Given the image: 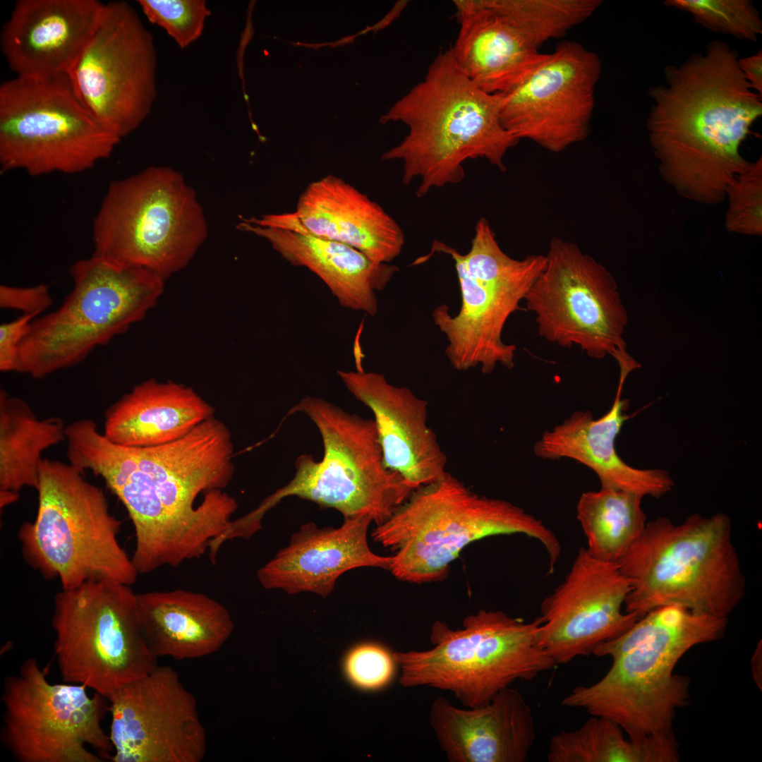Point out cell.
Wrapping results in <instances>:
<instances>
[{
	"mask_svg": "<svg viewBox=\"0 0 762 762\" xmlns=\"http://www.w3.org/2000/svg\"><path fill=\"white\" fill-rule=\"evenodd\" d=\"M232 454L229 429L211 417L169 443L121 446L107 461L101 476L131 519L140 574L202 557L228 529L238 507L223 491Z\"/></svg>",
	"mask_w": 762,
	"mask_h": 762,
	"instance_id": "6da1fadb",
	"label": "cell"
},
{
	"mask_svg": "<svg viewBox=\"0 0 762 762\" xmlns=\"http://www.w3.org/2000/svg\"><path fill=\"white\" fill-rule=\"evenodd\" d=\"M725 42H709L679 66L664 70L665 84L651 87L646 120L650 145L663 180L686 199L713 205L752 162L740 153L762 114L752 89Z\"/></svg>",
	"mask_w": 762,
	"mask_h": 762,
	"instance_id": "7a4b0ae2",
	"label": "cell"
},
{
	"mask_svg": "<svg viewBox=\"0 0 762 762\" xmlns=\"http://www.w3.org/2000/svg\"><path fill=\"white\" fill-rule=\"evenodd\" d=\"M727 619L667 605L640 617L627 631L594 651L612 658L598 682L575 687L562 701L616 722L628 737L673 732L676 711L689 702L690 679L675 667L693 647L721 639Z\"/></svg>",
	"mask_w": 762,
	"mask_h": 762,
	"instance_id": "3957f363",
	"label": "cell"
},
{
	"mask_svg": "<svg viewBox=\"0 0 762 762\" xmlns=\"http://www.w3.org/2000/svg\"><path fill=\"white\" fill-rule=\"evenodd\" d=\"M504 93L477 87L457 66L451 49L440 51L423 80L398 100L380 121H401L408 134L382 159L403 162L402 181L419 179L417 197L464 178V164L485 159L502 171L504 157L519 141L503 127Z\"/></svg>",
	"mask_w": 762,
	"mask_h": 762,
	"instance_id": "277c9868",
	"label": "cell"
},
{
	"mask_svg": "<svg viewBox=\"0 0 762 762\" xmlns=\"http://www.w3.org/2000/svg\"><path fill=\"white\" fill-rule=\"evenodd\" d=\"M732 528L722 512L709 517L694 514L679 524L663 516L647 521L617 562L631 581L625 611L641 617L675 605L728 618L746 593Z\"/></svg>",
	"mask_w": 762,
	"mask_h": 762,
	"instance_id": "5b68a950",
	"label": "cell"
},
{
	"mask_svg": "<svg viewBox=\"0 0 762 762\" xmlns=\"http://www.w3.org/2000/svg\"><path fill=\"white\" fill-rule=\"evenodd\" d=\"M524 534L545 548L550 567L561 545L543 523L512 503L480 495L447 473L413 490L393 514L373 530V540L393 552L389 571L412 583L441 581L468 544L495 535Z\"/></svg>",
	"mask_w": 762,
	"mask_h": 762,
	"instance_id": "8992f818",
	"label": "cell"
},
{
	"mask_svg": "<svg viewBox=\"0 0 762 762\" xmlns=\"http://www.w3.org/2000/svg\"><path fill=\"white\" fill-rule=\"evenodd\" d=\"M83 473L70 463L42 459L37 516L18 531L23 556L64 590L95 581L131 586L139 574L119 540L121 522Z\"/></svg>",
	"mask_w": 762,
	"mask_h": 762,
	"instance_id": "52a82bcc",
	"label": "cell"
},
{
	"mask_svg": "<svg viewBox=\"0 0 762 762\" xmlns=\"http://www.w3.org/2000/svg\"><path fill=\"white\" fill-rule=\"evenodd\" d=\"M540 619L531 622L500 610L481 609L452 629L435 621L433 647L394 652L404 687H428L452 693L464 707L490 701L517 680L531 681L556 665L540 646Z\"/></svg>",
	"mask_w": 762,
	"mask_h": 762,
	"instance_id": "ba28073f",
	"label": "cell"
},
{
	"mask_svg": "<svg viewBox=\"0 0 762 762\" xmlns=\"http://www.w3.org/2000/svg\"><path fill=\"white\" fill-rule=\"evenodd\" d=\"M69 272L71 291L58 309L33 320L17 373L42 379L80 363L143 320L164 290V281L154 273L95 255Z\"/></svg>",
	"mask_w": 762,
	"mask_h": 762,
	"instance_id": "9c48e42d",
	"label": "cell"
},
{
	"mask_svg": "<svg viewBox=\"0 0 762 762\" xmlns=\"http://www.w3.org/2000/svg\"><path fill=\"white\" fill-rule=\"evenodd\" d=\"M207 236L203 210L184 177L152 166L109 184L93 221L92 255L164 281L190 262Z\"/></svg>",
	"mask_w": 762,
	"mask_h": 762,
	"instance_id": "30bf717a",
	"label": "cell"
},
{
	"mask_svg": "<svg viewBox=\"0 0 762 762\" xmlns=\"http://www.w3.org/2000/svg\"><path fill=\"white\" fill-rule=\"evenodd\" d=\"M303 413L317 427L320 461L301 454L293 478L255 509L263 517L282 499L296 496L332 508L344 517L368 516L379 526L411 494L401 476L384 463L375 421L350 413L322 398L306 396L289 411Z\"/></svg>",
	"mask_w": 762,
	"mask_h": 762,
	"instance_id": "8fae6325",
	"label": "cell"
},
{
	"mask_svg": "<svg viewBox=\"0 0 762 762\" xmlns=\"http://www.w3.org/2000/svg\"><path fill=\"white\" fill-rule=\"evenodd\" d=\"M434 253L447 254L454 260L461 291L456 315H450L447 304L438 306L432 314L435 325L447 337L445 353L452 366L459 371L480 367L483 374H490L497 365L514 368L516 347L502 341L503 329L545 267L546 256L510 257L500 248L484 217L476 224L466 253L435 240L430 253L416 262H423Z\"/></svg>",
	"mask_w": 762,
	"mask_h": 762,
	"instance_id": "7c38bea8",
	"label": "cell"
},
{
	"mask_svg": "<svg viewBox=\"0 0 762 762\" xmlns=\"http://www.w3.org/2000/svg\"><path fill=\"white\" fill-rule=\"evenodd\" d=\"M54 651L66 683L107 698L158 665L147 643L131 586L89 581L54 600Z\"/></svg>",
	"mask_w": 762,
	"mask_h": 762,
	"instance_id": "4fadbf2b",
	"label": "cell"
},
{
	"mask_svg": "<svg viewBox=\"0 0 762 762\" xmlns=\"http://www.w3.org/2000/svg\"><path fill=\"white\" fill-rule=\"evenodd\" d=\"M121 139L100 124L67 74L16 76L0 86V166L37 176L77 174L109 157Z\"/></svg>",
	"mask_w": 762,
	"mask_h": 762,
	"instance_id": "5bb4252c",
	"label": "cell"
},
{
	"mask_svg": "<svg viewBox=\"0 0 762 762\" xmlns=\"http://www.w3.org/2000/svg\"><path fill=\"white\" fill-rule=\"evenodd\" d=\"M33 657L7 676L0 738L19 762H102L114 748L102 727L107 698L83 685L51 683Z\"/></svg>",
	"mask_w": 762,
	"mask_h": 762,
	"instance_id": "9a60e30c",
	"label": "cell"
},
{
	"mask_svg": "<svg viewBox=\"0 0 762 762\" xmlns=\"http://www.w3.org/2000/svg\"><path fill=\"white\" fill-rule=\"evenodd\" d=\"M547 262L525 298L538 334L564 348L579 346L589 357L632 358L624 332L628 322L617 282L610 272L574 243L549 242Z\"/></svg>",
	"mask_w": 762,
	"mask_h": 762,
	"instance_id": "2e32d148",
	"label": "cell"
},
{
	"mask_svg": "<svg viewBox=\"0 0 762 762\" xmlns=\"http://www.w3.org/2000/svg\"><path fill=\"white\" fill-rule=\"evenodd\" d=\"M152 34L126 1L105 3L89 42L67 73L78 97L120 139L150 113L157 96Z\"/></svg>",
	"mask_w": 762,
	"mask_h": 762,
	"instance_id": "e0dca14e",
	"label": "cell"
},
{
	"mask_svg": "<svg viewBox=\"0 0 762 762\" xmlns=\"http://www.w3.org/2000/svg\"><path fill=\"white\" fill-rule=\"evenodd\" d=\"M601 69L595 53L577 42H561L504 93L503 127L517 140H530L555 153L585 140Z\"/></svg>",
	"mask_w": 762,
	"mask_h": 762,
	"instance_id": "ac0fdd59",
	"label": "cell"
},
{
	"mask_svg": "<svg viewBox=\"0 0 762 762\" xmlns=\"http://www.w3.org/2000/svg\"><path fill=\"white\" fill-rule=\"evenodd\" d=\"M112 762H201L207 732L198 701L169 665L111 694Z\"/></svg>",
	"mask_w": 762,
	"mask_h": 762,
	"instance_id": "d6986e66",
	"label": "cell"
},
{
	"mask_svg": "<svg viewBox=\"0 0 762 762\" xmlns=\"http://www.w3.org/2000/svg\"><path fill=\"white\" fill-rule=\"evenodd\" d=\"M631 581L617 563L591 557L581 548L564 581L540 606V646L556 664L593 653L640 618L622 611Z\"/></svg>",
	"mask_w": 762,
	"mask_h": 762,
	"instance_id": "ffe728a7",
	"label": "cell"
},
{
	"mask_svg": "<svg viewBox=\"0 0 762 762\" xmlns=\"http://www.w3.org/2000/svg\"><path fill=\"white\" fill-rule=\"evenodd\" d=\"M253 222L342 243L378 263L391 262L404 244L402 229L378 203L331 174L307 186L294 212L263 214Z\"/></svg>",
	"mask_w": 762,
	"mask_h": 762,
	"instance_id": "44dd1931",
	"label": "cell"
},
{
	"mask_svg": "<svg viewBox=\"0 0 762 762\" xmlns=\"http://www.w3.org/2000/svg\"><path fill=\"white\" fill-rule=\"evenodd\" d=\"M347 390L372 411L384 463L416 490L444 476L447 457L428 425V401L383 374L338 370Z\"/></svg>",
	"mask_w": 762,
	"mask_h": 762,
	"instance_id": "7402d4cb",
	"label": "cell"
},
{
	"mask_svg": "<svg viewBox=\"0 0 762 762\" xmlns=\"http://www.w3.org/2000/svg\"><path fill=\"white\" fill-rule=\"evenodd\" d=\"M105 3L19 0L2 27L0 47L16 76L67 74L93 35Z\"/></svg>",
	"mask_w": 762,
	"mask_h": 762,
	"instance_id": "603a6c76",
	"label": "cell"
},
{
	"mask_svg": "<svg viewBox=\"0 0 762 762\" xmlns=\"http://www.w3.org/2000/svg\"><path fill=\"white\" fill-rule=\"evenodd\" d=\"M371 523L370 517L360 516L344 519L338 528H319L313 522L302 525L289 544L258 569L260 583L289 594L310 592L326 597L349 570H388L391 556L377 555L368 545Z\"/></svg>",
	"mask_w": 762,
	"mask_h": 762,
	"instance_id": "cb8c5ba5",
	"label": "cell"
},
{
	"mask_svg": "<svg viewBox=\"0 0 762 762\" xmlns=\"http://www.w3.org/2000/svg\"><path fill=\"white\" fill-rule=\"evenodd\" d=\"M429 722L450 762H524L535 741L531 708L511 687L475 708H458L439 696Z\"/></svg>",
	"mask_w": 762,
	"mask_h": 762,
	"instance_id": "d4e9b609",
	"label": "cell"
},
{
	"mask_svg": "<svg viewBox=\"0 0 762 762\" xmlns=\"http://www.w3.org/2000/svg\"><path fill=\"white\" fill-rule=\"evenodd\" d=\"M629 373L620 370L615 399L605 415L594 419L590 411L574 412L562 423L545 431L533 452L544 459L569 458L579 461L596 473L603 488L660 498L674 486L669 473L634 468L615 449V439L627 418L624 411L629 401L621 399V392Z\"/></svg>",
	"mask_w": 762,
	"mask_h": 762,
	"instance_id": "484cf974",
	"label": "cell"
},
{
	"mask_svg": "<svg viewBox=\"0 0 762 762\" xmlns=\"http://www.w3.org/2000/svg\"><path fill=\"white\" fill-rule=\"evenodd\" d=\"M453 3L459 29L450 48L452 56L459 69L482 90L490 94L509 92L546 56L497 0Z\"/></svg>",
	"mask_w": 762,
	"mask_h": 762,
	"instance_id": "4316f807",
	"label": "cell"
},
{
	"mask_svg": "<svg viewBox=\"0 0 762 762\" xmlns=\"http://www.w3.org/2000/svg\"><path fill=\"white\" fill-rule=\"evenodd\" d=\"M238 228L266 239L291 265L304 267L329 288L346 308L374 316L375 291L384 289L399 268L373 261L342 243L294 230L262 226L241 218Z\"/></svg>",
	"mask_w": 762,
	"mask_h": 762,
	"instance_id": "83f0119b",
	"label": "cell"
},
{
	"mask_svg": "<svg viewBox=\"0 0 762 762\" xmlns=\"http://www.w3.org/2000/svg\"><path fill=\"white\" fill-rule=\"evenodd\" d=\"M136 596L147 643L157 658L208 656L219 651L234 631L229 610L205 593L174 589Z\"/></svg>",
	"mask_w": 762,
	"mask_h": 762,
	"instance_id": "f1b7e54d",
	"label": "cell"
},
{
	"mask_svg": "<svg viewBox=\"0 0 762 762\" xmlns=\"http://www.w3.org/2000/svg\"><path fill=\"white\" fill-rule=\"evenodd\" d=\"M213 413L190 387L150 379L108 408L102 433L124 447L157 446L183 437Z\"/></svg>",
	"mask_w": 762,
	"mask_h": 762,
	"instance_id": "f546056e",
	"label": "cell"
},
{
	"mask_svg": "<svg viewBox=\"0 0 762 762\" xmlns=\"http://www.w3.org/2000/svg\"><path fill=\"white\" fill-rule=\"evenodd\" d=\"M66 426L59 417L39 419L25 400L0 390L1 508L23 488H38L41 455L66 440Z\"/></svg>",
	"mask_w": 762,
	"mask_h": 762,
	"instance_id": "4dcf8cb0",
	"label": "cell"
},
{
	"mask_svg": "<svg viewBox=\"0 0 762 762\" xmlns=\"http://www.w3.org/2000/svg\"><path fill=\"white\" fill-rule=\"evenodd\" d=\"M547 758L549 762H676L679 753L673 732L634 740L626 738L614 721L593 715L579 728L555 734Z\"/></svg>",
	"mask_w": 762,
	"mask_h": 762,
	"instance_id": "1f68e13d",
	"label": "cell"
},
{
	"mask_svg": "<svg viewBox=\"0 0 762 762\" xmlns=\"http://www.w3.org/2000/svg\"><path fill=\"white\" fill-rule=\"evenodd\" d=\"M641 497L600 488L581 494L576 518L591 557L617 563L645 529L647 517Z\"/></svg>",
	"mask_w": 762,
	"mask_h": 762,
	"instance_id": "d6a6232c",
	"label": "cell"
},
{
	"mask_svg": "<svg viewBox=\"0 0 762 762\" xmlns=\"http://www.w3.org/2000/svg\"><path fill=\"white\" fill-rule=\"evenodd\" d=\"M500 8L538 47L565 35L590 18L600 0H497Z\"/></svg>",
	"mask_w": 762,
	"mask_h": 762,
	"instance_id": "836d02e7",
	"label": "cell"
},
{
	"mask_svg": "<svg viewBox=\"0 0 762 762\" xmlns=\"http://www.w3.org/2000/svg\"><path fill=\"white\" fill-rule=\"evenodd\" d=\"M664 4L690 13L713 32L752 42L762 34L759 13L749 0H667Z\"/></svg>",
	"mask_w": 762,
	"mask_h": 762,
	"instance_id": "e575fe53",
	"label": "cell"
},
{
	"mask_svg": "<svg viewBox=\"0 0 762 762\" xmlns=\"http://www.w3.org/2000/svg\"><path fill=\"white\" fill-rule=\"evenodd\" d=\"M725 197L728 207L725 214L727 231L744 235L762 234V157L752 162L744 172L728 185Z\"/></svg>",
	"mask_w": 762,
	"mask_h": 762,
	"instance_id": "d590c367",
	"label": "cell"
},
{
	"mask_svg": "<svg viewBox=\"0 0 762 762\" xmlns=\"http://www.w3.org/2000/svg\"><path fill=\"white\" fill-rule=\"evenodd\" d=\"M138 4L149 21L164 29L181 48L201 36L211 14L203 0H139Z\"/></svg>",
	"mask_w": 762,
	"mask_h": 762,
	"instance_id": "8d00e7d4",
	"label": "cell"
},
{
	"mask_svg": "<svg viewBox=\"0 0 762 762\" xmlns=\"http://www.w3.org/2000/svg\"><path fill=\"white\" fill-rule=\"evenodd\" d=\"M394 663L392 654L385 648L368 643L351 651L346 660V669L356 685L365 689H376L392 679Z\"/></svg>",
	"mask_w": 762,
	"mask_h": 762,
	"instance_id": "74e56055",
	"label": "cell"
},
{
	"mask_svg": "<svg viewBox=\"0 0 762 762\" xmlns=\"http://www.w3.org/2000/svg\"><path fill=\"white\" fill-rule=\"evenodd\" d=\"M52 303L49 286L38 284L31 287L0 286V307L21 310L23 314L39 315Z\"/></svg>",
	"mask_w": 762,
	"mask_h": 762,
	"instance_id": "f35d334b",
	"label": "cell"
},
{
	"mask_svg": "<svg viewBox=\"0 0 762 762\" xmlns=\"http://www.w3.org/2000/svg\"><path fill=\"white\" fill-rule=\"evenodd\" d=\"M36 314H23L0 325V370L16 372L20 345Z\"/></svg>",
	"mask_w": 762,
	"mask_h": 762,
	"instance_id": "ab89813d",
	"label": "cell"
},
{
	"mask_svg": "<svg viewBox=\"0 0 762 762\" xmlns=\"http://www.w3.org/2000/svg\"><path fill=\"white\" fill-rule=\"evenodd\" d=\"M738 65L752 89L762 95V51L739 59Z\"/></svg>",
	"mask_w": 762,
	"mask_h": 762,
	"instance_id": "60d3db41",
	"label": "cell"
},
{
	"mask_svg": "<svg viewBox=\"0 0 762 762\" xmlns=\"http://www.w3.org/2000/svg\"><path fill=\"white\" fill-rule=\"evenodd\" d=\"M407 2V1H397L392 10L381 20H380L373 26H368L365 30L359 32V35L369 31H373L374 32H375L389 25L396 18L399 17L401 11L406 7Z\"/></svg>",
	"mask_w": 762,
	"mask_h": 762,
	"instance_id": "b9f144b4",
	"label": "cell"
},
{
	"mask_svg": "<svg viewBox=\"0 0 762 762\" xmlns=\"http://www.w3.org/2000/svg\"><path fill=\"white\" fill-rule=\"evenodd\" d=\"M761 643H760V646L758 645L757 646L756 650V651L754 653V655L753 656V659H752V660H753V662H752V665H753L752 669H753L754 678V680H755L756 684L758 686H760V687H761V685L759 683V680L761 682V679L759 678V669L758 668H759V663H761V661H760V663H759V660L761 659Z\"/></svg>",
	"mask_w": 762,
	"mask_h": 762,
	"instance_id": "7bdbcfd3",
	"label": "cell"
},
{
	"mask_svg": "<svg viewBox=\"0 0 762 762\" xmlns=\"http://www.w3.org/2000/svg\"><path fill=\"white\" fill-rule=\"evenodd\" d=\"M357 36H358V34H356V35L347 36V37H342L339 40L328 43V45H329V47L332 48V47H339V46H343V45H345V44H351V43H353L354 40Z\"/></svg>",
	"mask_w": 762,
	"mask_h": 762,
	"instance_id": "ee69618b",
	"label": "cell"
}]
</instances>
